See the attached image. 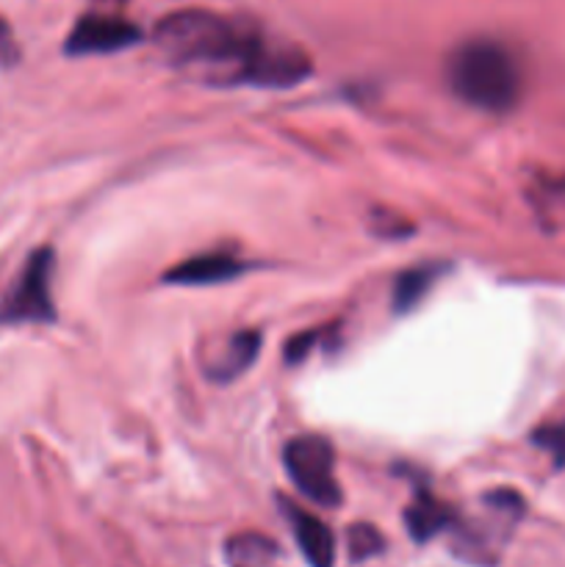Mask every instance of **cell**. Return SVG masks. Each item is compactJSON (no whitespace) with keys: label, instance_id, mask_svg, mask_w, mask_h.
Instances as JSON below:
<instances>
[{"label":"cell","instance_id":"6da1fadb","mask_svg":"<svg viewBox=\"0 0 565 567\" xmlns=\"http://www.w3.org/2000/svg\"><path fill=\"white\" fill-rule=\"evenodd\" d=\"M170 64L210 83L291 86L299 72L297 48L266 42L253 28L203 9L175 11L153 31Z\"/></svg>","mask_w":565,"mask_h":567},{"label":"cell","instance_id":"7a4b0ae2","mask_svg":"<svg viewBox=\"0 0 565 567\" xmlns=\"http://www.w3.org/2000/svg\"><path fill=\"white\" fill-rule=\"evenodd\" d=\"M446 78L452 92L474 109L504 114L521 97V72L504 44L471 39L449 55Z\"/></svg>","mask_w":565,"mask_h":567},{"label":"cell","instance_id":"3957f363","mask_svg":"<svg viewBox=\"0 0 565 567\" xmlns=\"http://www.w3.org/2000/svg\"><path fill=\"white\" fill-rule=\"evenodd\" d=\"M282 463L305 498L319 507L341 504V487L336 480V452L325 437L302 435L288 441L282 449Z\"/></svg>","mask_w":565,"mask_h":567},{"label":"cell","instance_id":"277c9868","mask_svg":"<svg viewBox=\"0 0 565 567\" xmlns=\"http://www.w3.org/2000/svg\"><path fill=\"white\" fill-rule=\"evenodd\" d=\"M53 252L37 249L22 266L11 291L0 299V324H48L55 319L53 293Z\"/></svg>","mask_w":565,"mask_h":567},{"label":"cell","instance_id":"5b68a950","mask_svg":"<svg viewBox=\"0 0 565 567\" xmlns=\"http://www.w3.org/2000/svg\"><path fill=\"white\" fill-rule=\"evenodd\" d=\"M138 42H142V31L133 22L111 14H86L75 22L64 50L70 55L116 53Z\"/></svg>","mask_w":565,"mask_h":567},{"label":"cell","instance_id":"8992f818","mask_svg":"<svg viewBox=\"0 0 565 567\" xmlns=\"http://www.w3.org/2000/svg\"><path fill=\"white\" fill-rule=\"evenodd\" d=\"M280 509L286 513L288 524H291L294 540H297L299 551L308 559L310 567H332L336 565V537L332 532L321 524L316 515L305 513L302 507L291 502H280Z\"/></svg>","mask_w":565,"mask_h":567},{"label":"cell","instance_id":"52a82bcc","mask_svg":"<svg viewBox=\"0 0 565 567\" xmlns=\"http://www.w3.org/2000/svg\"><path fill=\"white\" fill-rule=\"evenodd\" d=\"M244 271H247V264H242V260L233 258V255L210 252L183 260L181 266L166 271L164 280L170 282V286H214V282L233 280V277L244 275Z\"/></svg>","mask_w":565,"mask_h":567},{"label":"cell","instance_id":"ba28073f","mask_svg":"<svg viewBox=\"0 0 565 567\" xmlns=\"http://www.w3.org/2000/svg\"><path fill=\"white\" fill-rule=\"evenodd\" d=\"M258 352H260V332L242 330L236 332V336L227 338L222 352L216 354V360L208 365V369L216 380L227 382L233 380V377L244 374V371L255 363Z\"/></svg>","mask_w":565,"mask_h":567},{"label":"cell","instance_id":"9c48e42d","mask_svg":"<svg viewBox=\"0 0 565 567\" xmlns=\"http://www.w3.org/2000/svg\"><path fill=\"white\" fill-rule=\"evenodd\" d=\"M452 509L443 502L432 498L430 493H419V496L410 502L408 513H404V524H408V532L413 540L427 543L430 537H435L438 532L446 529L452 524Z\"/></svg>","mask_w":565,"mask_h":567},{"label":"cell","instance_id":"30bf717a","mask_svg":"<svg viewBox=\"0 0 565 567\" xmlns=\"http://www.w3.org/2000/svg\"><path fill=\"white\" fill-rule=\"evenodd\" d=\"M438 266H415V269L402 271V275L397 277V286H393V308H397L399 313L415 308V305L421 302V297L432 288Z\"/></svg>","mask_w":565,"mask_h":567},{"label":"cell","instance_id":"8fae6325","mask_svg":"<svg viewBox=\"0 0 565 567\" xmlns=\"http://www.w3.org/2000/svg\"><path fill=\"white\" fill-rule=\"evenodd\" d=\"M347 537H349V557H352L355 563H366V559L386 551V540H382L380 532L369 524L352 526Z\"/></svg>","mask_w":565,"mask_h":567},{"label":"cell","instance_id":"7c38bea8","mask_svg":"<svg viewBox=\"0 0 565 567\" xmlns=\"http://www.w3.org/2000/svg\"><path fill=\"white\" fill-rule=\"evenodd\" d=\"M230 559L233 565H258L264 563V559L275 557V543H269L266 537H258V535H244V537H236V540L230 543Z\"/></svg>","mask_w":565,"mask_h":567},{"label":"cell","instance_id":"4fadbf2b","mask_svg":"<svg viewBox=\"0 0 565 567\" xmlns=\"http://www.w3.org/2000/svg\"><path fill=\"white\" fill-rule=\"evenodd\" d=\"M532 443L541 446L543 452L552 454L554 463L563 468L565 465V421H557V424H546L532 435Z\"/></svg>","mask_w":565,"mask_h":567},{"label":"cell","instance_id":"5bb4252c","mask_svg":"<svg viewBox=\"0 0 565 567\" xmlns=\"http://www.w3.org/2000/svg\"><path fill=\"white\" fill-rule=\"evenodd\" d=\"M314 341H316V332H302V336L291 338V341H288V347H286L288 363H299V360H302L305 354L310 352Z\"/></svg>","mask_w":565,"mask_h":567},{"label":"cell","instance_id":"9a60e30c","mask_svg":"<svg viewBox=\"0 0 565 567\" xmlns=\"http://www.w3.org/2000/svg\"><path fill=\"white\" fill-rule=\"evenodd\" d=\"M17 59V48H14V39H11L9 25L0 20V64H9V61Z\"/></svg>","mask_w":565,"mask_h":567},{"label":"cell","instance_id":"2e32d148","mask_svg":"<svg viewBox=\"0 0 565 567\" xmlns=\"http://www.w3.org/2000/svg\"><path fill=\"white\" fill-rule=\"evenodd\" d=\"M97 3H111V6H114V3H122V0H97Z\"/></svg>","mask_w":565,"mask_h":567}]
</instances>
